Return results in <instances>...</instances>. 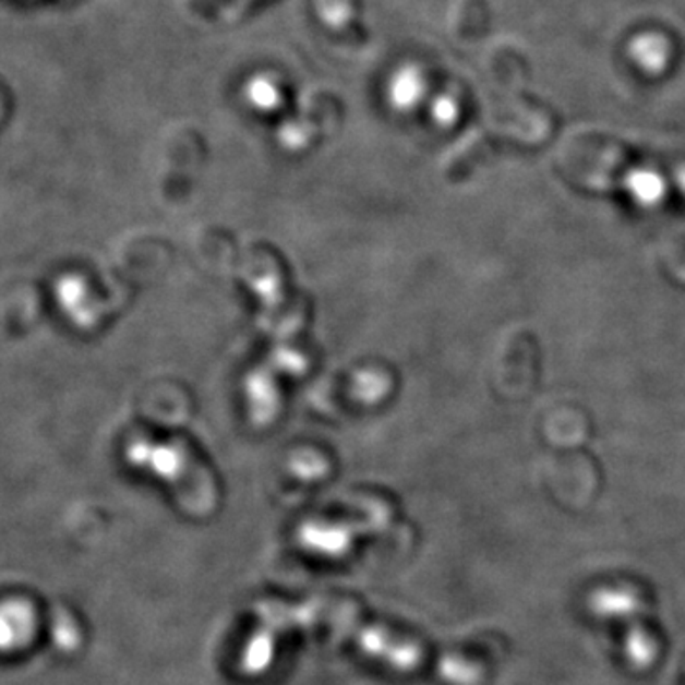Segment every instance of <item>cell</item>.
<instances>
[{
	"label": "cell",
	"mask_w": 685,
	"mask_h": 685,
	"mask_svg": "<svg viewBox=\"0 0 685 685\" xmlns=\"http://www.w3.org/2000/svg\"><path fill=\"white\" fill-rule=\"evenodd\" d=\"M633 189L636 196L644 202H656L661 196L663 185L659 179L649 176V173H640L638 178L633 181Z\"/></svg>",
	"instance_id": "cell-2"
},
{
	"label": "cell",
	"mask_w": 685,
	"mask_h": 685,
	"mask_svg": "<svg viewBox=\"0 0 685 685\" xmlns=\"http://www.w3.org/2000/svg\"><path fill=\"white\" fill-rule=\"evenodd\" d=\"M38 630L37 610L25 598L0 602V656H14L29 648Z\"/></svg>",
	"instance_id": "cell-1"
}]
</instances>
